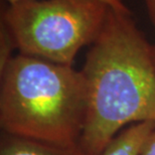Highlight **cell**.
Returning <instances> with one entry per match:
<instances>
[{
  "mask_svg": "<svg viewBox=\"0 0 155 155\" xmlns=\"http://www.w3.org/2000/svg\"><path fill=\"white\" fill-rule=\"evenodd\" d=\"M88 110L79 147L100 155L123 127L155 122V64L152 45L131 13L110 8L83 69Z\"/></svg>",
  "mask_w": 155,
  "mask_h": 155,
  "instance_id": "6da1fadb",
  "label": "cell"
},
{
  "mask_svg": "<svg viewBox=\"0 0 155 155\" xmlns=\"http://www.w3.org/2000/svg\"><path fill=\"white\" fill-rule=\"evenodd\" d=\"M0 77L2 133L79 146L88 110L82 71L20 54L8 61Z\"/></svg>",
  "mask_w": 155,
  "mask_h": 155,
  "instance_id": "7a4b0ae2",
  "label": "cell"
},
{
  "mask_svg": "<svg viewBox=\"0 0 155 155\" xmlns=\"http://www.w3.org/2000/svg\"><path fill=\"white\" fill-rule=\"evenodd\" d=\"M109 10L99 0H20L9 3L1 20L20 54L73 66L100 35Z\"/></svg>",
  "mask_w": 155,
  "mask_h": 155,
  "instance_id": "3957f363",
  "label": "cell"
},
{
  "mask_svg": "<svg viewBox=\"0 0 155 155\" xmlns=\"http://www.w3.org/2000/svg\"><path fill=\"white\" fill-rule=\"evenodd\" d=\"M0 155H84V153L79 146H58L2 133Z\"/></svg>",
  "mask_w": 155,
  "mask_h": 155,
  "instance_id": "277c9868",
  "label": "cell"
},
{
  "mask_svg": "<svg viewBox=\"0 0 155 155\" xmlns=\"http://www.w3.org/2000/svg\"><path fill=\"white\" fill-rule=\"evenodd\" d=\"M154 129L152 121L132 124L114 137L100 155H139Z\"/></svg>",
  "mask_w": 155,
  "mask_h": 155,
  "instance_id": "5b68a950",
  "label": "cell"
},
{
  "mask_svg": "<svg viewBox=\"0 0 155 155\" xmlns=\"http://www.w3.org/2000/svg\"><path fill=\"white\" fill-rule=\"evenodd\" d=\"M15 48H17L16 43L10 30L2 20H0V72L13 58L12 52Z\"/></svg>",
  "mask_w": 155,
  "mask_h": 155,
  "instance_id": "8992f818",
  "label": "cell"
},
{
  "mask_svg": "<svg viewBox=\"0 0 155 155\" xmlns=\"http://www.w3.org/2000/svg\"><path fill=\"white\" fill-rule=\"evenodd\" d=\"M5 1H7L8 3H12L15 1H20V0H5ZM99 1L107 4L111 9L115 11L123 12V13H131L123 0H99Z\"/></svg>",
  "mask_w": 155,
  "mask_h": 155,
  "instance_id": "52a82bcc",
  "label": "cell"
},
{
  "mask_svg": "<svg viewBox=\"0 0 155 155\" xmlns=\"http://www.w3.org/2000/svg\"><path fill=\"white\" fill-rule=\"evenodd\" d=\"M139 155H155V129L147 138Z\"/></svg>",
  "mask_w": 155,
  "mask_h": 155,
  "instance_id": "ba28073f",
  "label": "cell"
},
{
  "mask_svg": "<svg viewBox=\"0 0 155 155\" xmlns=\"http://www.w3.org/2000/svg\"><path fill=\"white\" fill-rule=\"evenodd\" d=\"M145 4L149 19L155 28V0H145Z\"/></svg>",
  "mask_w": 155,
  "mask_h": 155,
  "instance_id": "9c48e42d",
  "label": "cell"
},
{
  "mask_svg": "<svg viewBox=\"0 0 155 155\" xmlns=\"http://www.w3.org/2000/svg\"><path fill=\"white\" fill-rule=\"evenodd\" d=\"M152 52H153V60L155 64V45H152Z\"/></svg>",
  "mask_w": 155,
  "mask_h": 155,
  "instance_id": "30bf717a",
  "label": "cell"
}]
</instances>
